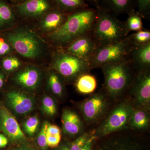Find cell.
Here are the masks:
<instances>
[{"instance_id": "52a82bcc", "label": "cell", "mask_w": 150, "mask_h": 150, "mask_svg": "<svg viewBox=\"0 0 150 150\" xmlns=\"http://www.w3.org/2000/svg\"><path fill=\"white\" fill-rule=\"evenodd\" d=\"M53 56L52 67L63 79L75 81L91 69L89 62L58 48Z\"/></svg>"}, {"instance_id": "f1b7e54d", "label": "cell", "mask_w": 150, "mask_h": 150, "mask_svg": "<svg viewBox=\"0 0 150 150\" xmlns=\"http://www.w3.org/2000/svg\"><path fill=\"white\" fill-rule=\"evenodd\" d=\"M137 12L142 18H150V0H137Z\"/></svg>"}, {"instance_id": "d6986e66", "label": "cell", "mask_w": 150, "mask_h": 150, "mask_svg": "<svg viewBox=\"0 0 150 150\" xmlns=\"http://www.w3.org/2000/svg\"><path fill=\"white\" fill-rule=\"evenodd\" d=\"M69 14L56 8L48 12L40 21L39 26L44 32H54L64 23Z\"/></svg>"}, {"instance_id": "ab89813d", "label": "cell", "mask_w": 150, "mask_h": 150, "mask_svg": "<svg viewBox=\"0 0 150 150\" xmlns=\"http://www.w3.org/2000/svg\"><path fill=\"white\" fill-rule=\"evenodd\" d=\"M16 150H28L26 149H22V148H20V149H16Z\"/></svg>"}, {"instance_id": "74e56055", "label": "cell", "mask_w": 150, "mask_h": 150, "mask_svg": "<svg viewBox=\"0 0 150 150\" xmlns=\"http://www.w3.org/2000/svg\"><path fill=\"white\" fill-rule=\"evenodd\" d=\"M70 146L68 145H65L62 146L59 148L58 149L56 150H69V149Z\"/></svg>"}, {"instance_id": "d6a6232c", "label": "cell", "mask_w": 150, "mask_h": 150, "mask_svg": "<svg viewBox=\"0 0 150 150\" xmlns=\"http://www.w3.org/2000/svg\"><path fill=\"white\" fill-rule=\"evenodd\" d=\"M62 135H51L47 134V146L51 148H55L58 146L61 141Z\"/></svg>"}, {"instance_id": "2e32d148", "label": "cell", "mask_w": 150, "mask_h": 150, "mask_svg": "<svg viewBox=\"0 0 150 150\" xmlns=\"http://www.w3.org/2000/svg\"><path fill=\"white\" fill-rule=\"evenodd\" d=\"M51 8L47 0H26L17 6L21 15L30 17L43 15L50 10Z\"/></svg>"}, {"instance_id": "7c38bea8", "label": "cell", "mask_w": 150, "mask_h": 150, "mask_svg": "<svg viewBox=\"0 0 150 150\" xmlns=\"http://www.w3.org/2000/svg\"><path fill=\"white\" fill-rule=\"evenodd\" d=\"M0 128L11 139L18 141L25 138L16 119L4 105L0 106Z\"/></svg>"}, {"instance_id": "ffe728a7", "label": "cell", "mask_w": 150, "mask_h": 150, "mask_svg": "<svg viewBox=\"0 0 150 150\" xmlns=\"http://www.w3.org/2000/svg\"><path fill=\"white\" fill-rule=\"evenodd\" d=\"M150 111L135 107L129 121V129L140 133L148 130L150 124Z\"/></svg>"}, {"instance_id": "f546056e", "label": "cell", "mask_w": 150, "mask_h": 150, "mask_svg": "<svg viewBox=\"0 0 150 150\" xmlns=\"http://www.w3.org/2000/svg\"><path fill=\"white\" fill-rule=\"evenodd\" d=\"M42 108L44 112L49 116H53L56 114L57 111L56 105L52 98L46 96L43 98Z\"/></svg>"}, {"instance_id": "d590c367", "label": "cell", "mask_w": 150, "mask_h": 150, "mask_svg": "<svg viewBox=\"0 0 150 150\" xmlns=\"http://www.w3.org/2000/svg\"><path fill=\"white\" fill-rule=\"evenodd\" d=\"M8 143L7 138L3 134H0V148L6 147Z\"/></svg>"}, {"instance_id": "f35d334b", "label": "cell", "mask_w": 150, "mask_h": 150, "mask_svg": "<svg viewBox=\"0 0 150 150\" xmlns=\"http://www.w3.org/2000/svg\"><path fill=\"white\" fill-rule=\"evenodd\" d=\"M4 76L0 72V88L2 87L3 85H4Z\"/></svg>"}, {"instance_id": "836d02e7", "label": "cell", "mask_w": 150, "mask_h": 150, "mask_svg": "<svg viewBox=\"0 0 150 150\" xmlns=\"http://www.w3.org/2000/svg\"><path fill=\"white\" fill-rule=\"evenodd\" d=\"M13 49L8 42L6 41L4 38H0V56L10 54Z\"/></svg>"}, {"instance_id": "ba28073f", "label": "cell", "mask_w": 150, "mask_h": 150, "mask_svg": "<svg viewBox=\"0 0 150 150\" xmlns=\"http://www.w3.org/2000/svg\"><path fill=\"white\" fill-rule=\"evenodd\" d=\"M115 102L103 88L92 94L79 104V109L87 125L98 124Z\"/></svg>"}, {"instance_id": "9c48e42d", "label": "cell", "mask_w": 150, "mask_h": 150, "mask_svg": "<svg viewBox=\"0 0 150 150\" xmlns=\"http://www.w3.org/2000/svg\"><path fill=\"white\" fill-rule=\"evenodd\" d=\"M136 46L128 35L118 42L98 47L94 56L90 61L91 69L100 68L104 65L125 59Z\"/></svg>"}, {"instance_id": "5b68a950", "label": "cell", "mask_w": 150, "mask_h": 150, "mask_svg": "<svg viewBox=\"0 0 150 150\" xmlns=\"http://www.w3.org/2000/svg\"><path fill=\"white\" fill-rule=\"evenodd\" d=\"M93 150H150L140 132L131 129L115 132L97 139Z\"/></svg>"}, {"instance_id": "60d3db41", "label": "cell", "mask_w": 150, "mask_h": 150, "mask_svg": "<svg viewBox=\"0 0 150 150\" xmlns=\"http://www.w3.org/2000/svg\"><path fill=\"white\" fill-rule=\"evenodd\" d=\"M16 1H21V0H16Z\"/></svg>"}, {"instance_id": "83f0119b", "label": "cell", "mask_w": 150, "mask_h": 150, "mask_svg": "<svg viewBox=\"0 0 150 150\" xmlns=\"http://www.w3.org/2000/svg\"><path fill=\"white\" fill-rule=\"evenodd\" d=\"M21 63L19 59L15 56H10L3 59L2 65L7 71H15L20 67Z\"/></svg>"}, {"instance_id": "ac0fdd59", "label": "cell", "mask_w": 150, "mask_h": 150, "mask_svg": "<svg viewBox=\"0 0 150 150\" xmlns=\"http://www.w3.org/2000/svg\"><path fill=\"white\" fill-rule=\"evenodd\" d=\"M129 58L137 71L150 69V43L134 47Z\"/></svg>"}, {"instance_id": "603a6c76", "label": "cell", "mask_w": 150, "mask_h": 150, "mask_svg": "<svg viewBox=\"0 0 150 150\" xmlns=\"http://www.w3.org/2000/svg\"><path fill=\"white\" fill-rule=\"evenodd\" d=\"M128 17L124 21L125 27L128 34L131 31H138L144 29L142 18L136 9L127 14Z\"/></svg>"}, {"instance_id": "4fadbf2b", "label": "cell", "mask_w": 150, "mask_h": 150, "mask_svg": "<svg viewBox=\"0 0 150 150\" xmlns=\"http://www.w3.org/2000/svg\"><path fill=\"white\" fill-rule=\"evenodd\" d=\"M7 99L11 108L19 115L27 114L32 111L34 107L33 100L21 92H9L7 95Z\"/></svg>"}, {"instance_id": "44dd1931", "label": "cell", "mask_w": 150, "mask_h": 150, "mask_svg": "<svg viewBox=\"0 0 150 150\" xmlns=\"http://www.w3.org/2000/svg\"><path fill=\"white\" fill-rule=\"evenodd\" d=\"M76 88L79 92L83 94L93 93L97 87L95 77L89 73L80 76L75 81Z\"/></svg>"}, {"instance_id": "8992f818", "label": "cell", "mask_w": 150, "mask_h": 150, "mask_svg": "<svg viewBox=\"0 0 150 150\" xmlns=\"http://www.w3.org/2000/svg\"><path fill=\"white\" fill-rule=\"evenodd\" d=\"M6 38L13 49L24 58L37 59L44 52L43 41L36 33L27 28L14 29L7 33Z\"/></svg>"}, {"instance_id": "e0dca14e", "label": "cell", "mask_w": 150, "mask_h": 150, "mask_svg": "<svg viewBox=\"0 0 150 150\" xmlns=\"http://www.w3.org/2000/svg\"><path fill=\"white\" fill-rule=\"evenodd\" d=\"M40 73L36 67L29 66L20 71L15 76L14 81L25 88H35L40 80Z\"/></svg>"}, {"instance_id": "277c9868", "label": "cell", "mask_w": 150, "mask_h": 150, "mask_svg": "<svg viewBox=\"0 0 150 150\" xmlns=\"http://www.w3.org/2000/svg\"><path fill=\"white\" fill-rule=\"evenodd\" d=\"M129 97L114 103L103 119L93 131V136L101 138L115 132L129 129V123L135 108Z\"/></svg>"}, {"instance_id": "9a60e30c", "label": "cell", "mask_w": 150, "mask_h": 150, "mask_svg": "<svg viewBox=\"0 0 150 150\" xmlns=\"http://www.w3.org/2000/svg\"><path fill=\"white\" fill-rule=\"evenodd\" d=\"M98 8L102 9L116 16L129 13L137 7V0H98Z\"/></svg>"}, {"instance_id": "7a4b0ae2", "label": "cell", "mask_w": 150, "mask_h": 150, "mask_svg": "<svg viewBox=\"0 0 150 150\" xmlns=\"http://www.w3.org/2000/svg\"><path fill=\"white\" fill-rule=\"evenodd\" d=\"M100 69L104 75L103 89L114 102L123 98L134 80L137 70L129 58L104 65Z\"/></svg>"}, {"instance_id": "e575fe53", "label": "cell", "mask_w": 150, "mask_h": 150, "mask_svg": "<svg viewBox=\"0 0 150 150\" xmlns=\"http://www.w3.org/2000/svg\"><path fill=\"white\" fill-rule=\"evenodd\" d=\"M47 134L51 135H62L61 130L58 126L50 124L48 125Z\"/></svg>"}, {"instance_id": "30bf717a", "label": "cell", "mask_w": 150, "mask_h": 150, "mask_svg": "<svg viewBox=\"0 0 150 150\" xmlns=\"http://www.w3.org/2000/svg\"><path fill=\"white\" fill-rule=\"evenodd\" d=\"M128 92L135 107L150 110V69L137 71Z\"/></svg>"}, {"instance_id": "484cf974", "label": "cell", "mask_w": 150, "mask_h": 150, "mask_svg": "<svg viewBox=\"0 0 150 150\" xmlns=\"http://www.w3.org/2000/svg\"><path fill=\"white\" fill-rule=\"evenodd\" d=\"M129 37L136 46H142L150 43V31L149 30H139L129 35Z\"/></svg>"}, {"instance_id": "6da1fadb", "label": "cell", "mask_w": 150, "mask_h": 150, "mask_svg": "<svg viewBox=\"0 0 150 150\" xmlns=\"http://www.w3.org/2000/svg\"><path fill=\"white\" fill-rule=\"evenodd\" d=\"M97 14L96 8L89 7L69 14L62 26L48 35L49 39L58 48L67 47L74 40L91 31Z\"/></svg>"}, {"instance_id": "d4e9b609", "label": "cell", "mask_w": 150, "mask_h": 150, "mask_svg": "<svg viewBox=\"0 0 150 150\" xmlns=\"http://www.w3.org/2000/svg\"><path fill=\"white\" fill-rule=\"evenodd\" d=\"M15 20L11 9L4 2L0 1V27L11 25Z\"/></svg>"}, {"instance_id": "5bb4252c", "label": "cell", "mask_w": 150, "mask_h": 150, "mask_svg": "<svg viewBox=\"0 0 150 150\" xmlns=\"http://www.w3.org/2000/svg\"><path fill=\"white\" fill-rule=\"evenodd\" d=\"M62 122L63 131L67 135L74 137L81 135L85 132L83 121L74 110L64 109L62 112Z\"/></svg>"}, {"instance_id": "4dcf8cb0", "label": "cell", "mask_w": 150, "mask_h": 150, "mask_svg": "<svg viewBox=\"0 0 150 150\" xmlns=\"http://www.w3.org/2000/svg\"><path fill=\"white\" fill-rule=\"evenodd\" d=\"M39 124V120L37 116L30 117L25 121L23 125L25 131L30 136H32L37 131Z\"/></svg>"}, {"instance_id": "7402d4cb", "label": "cell", "mask_w": 150, "mask_h": 150, "mask_svg": "<svg viewBox=\"0 0 150 150\" xmlns=\"http://www.w3.org/2000/svg\"><path fill=\"white\" fill-rule=\"evenodd\" d=\"M56 8L65 13H71L81 9L89 7L85 0H55Z\"/></svg>"}, {"instance_id": "8fae6325", "label": "cell", "mask_w": 150, "mask_h": 150, "mask_svg": "<svg viewBox=\"0 0 150 150\" xmlns=\"http://www.w3.org/2000/svg\"><path fill=\"white\" fill-rule=\"evenodd\" d=\"M98 48L89 32L74 40L67 47L62 48L67 53L89 63Z\"/></svg>"}, {"instance_id": "1f68e13d", "label": "cell", "mask_w": 150, "mask_h": 150, "mask_svg": "<svg viewBox=\"0 0 150 150\" xmlns=\"http://www.w3.org/2000/svg\"><path fill=\"white\" fill-rule=\"evenodd\" d=\"M49 124L47 122L44 123L38 137V144L40 148L43 150L46 149L48 146L47 144V135Z\"/></svg>"}, {"instance_id": "cb8c5ba5", "label": "cell", "mask_w": 150, "mask_h": 150, "mask_svg": "<svg viewBox=\"0 0 150 150\" xmlns=\"http://www.w3.org/2000/svg\"><path fill=\"white\" fill-rule=\"evenodd\" d=\"M63 78L56 72H51L48 76V83L52 92L59 97H62L64 92Z\"/></svg>"}, {"instance_id": "8d00e7d4", "label": "cell", "mask_w": 150, "mask_h": 150, "mask_svg": "<svg viewBox=\"0 0 150 150\" xmlns=\"http://www.w3.org/2000/svg\"><path fill=\"white\" fill-rule=\"evenodd\" d=\"M86 2H87L90 4L94 7L95 8H98V0H85Z\"/></svg>"}, {"instance_id": "3957f363", "label": "cell", "mask_w": 150, "mask_h": 150, "mask_svg": "<svg viewBox=\"0 0 150 150\" xmlns=\"http://www.w3.org/2000/svg\"><path fill=\"white\" fill-rule=\"evenodd\" d=\"M96 9V19L90 33L98 47L113 44L129 35L124 21L102 9Z\"/></svg>"}, {"instance_id": "4316f807", "label": "cell", "mask_w": 150, "mask_h": 150, "mask_svg": "<svg viewBox=\"0 0 150 150\" xmlns=\"http://www.w3.org/2000/svg\"><path fill=\"white\" fill-rule=\"evenodd\" d=\"M93 136L92 132H84L72 142L69 150H79Z\"/></svg>"}]
</instances>
